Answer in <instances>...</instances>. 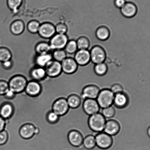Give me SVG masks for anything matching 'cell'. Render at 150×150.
Wrapping results in <instances>:
<instances>
[{"instance_id":"6da1fadb","label":"cell","mask_w":150,"mask_h":150,"mask_svg":"<svg viewBox=\"0 0 150 150\" xmlns=\"http://www.w3.org/2000/svg\"><path fill=\"white\" fill-rule=\"evenodd\" d=\"M1 45L0 44V48ZM15 76L14 70L12 68H4L3 65V62L0 61V81H4L8 83L10 79ZM6 103L11 104L13 107L16 105L17 101L16 98L9 99L4 95H0V108L2 105Z\"/></svg>"},{"instance_id":"7a4b0ae2","label":"cell","mask_w":150,"mask_h":150,"mask_svg":"<svg viewBox=\"0 0 150 150\" xmlns=\"http://www.w3.org/2000/svg\"><path fill=\"white\" fill-rule=\"evenodd\" d=\"M106 122V119L102 114L98 113L90 116L88 124L91 130L98 133L103 131Z\"/></svg>"},{"instance_id":"3957f363","label":"cell","mask_w":150,"mask_h":150,"mask_svg":"<svg viewBox=\"0 0 150 150\" xmlns=\"http://www.w3.org/2000/svg\"><path fill=\"white\" fill-rule=\"evenodd\" d=\"M115 95L110 89H104L100 91L96 100L100 108H104L113 104Z\"/></svg>"},{"instance_id":"277c9868","label":"cell","mask_w":150,"mask_h":150,"mask_svg":"<svg viewBox=\"0 0 150 150\" xmlns=\"http://www.w3.org/2000/svg\"><path fill=\"white\" fill-rule=\"evenodd\" d=\"M27 83L23 76H16L12 78L8 82L9 89L15 93H20L25 90Z\"/></svg>"},{"instance_id":"5b68a950","label":"cell","mask_w":150,"mask_h":150,"mask_svg":"<svg viewBox=\"0 0 150 150\" xmlns=\"http://www.w3.org/2000/svg\"><path fill=\"white\" fill-rule=\"evenodd\" d=\"M69 41L67 35L56 33L51 38L49 44L52 51L64 50Z\"/></svg>"},{"instance_id":"8992f818","label":"cell","mask_w":150,"mask_h":150,"mask_svg":"<svg viewBox=\"0 0 150 150\" xmlns=\"http://www.w3.org/2000/svg\"><path fill=\"white\" fill-rule=\"evenodd\" d=\"M95 136L96 145L100 149H108L112 146V138L104 132L98 133Z\"/></svg>"},{"instance_id":"52a82bcc","label":"cell","mask_w":150,"mask_h":150,"mask_svg":"<svg viewBox=\"0 0 150 150\" xmlns=\"http://www.w3.org/2000/svg\"><path fill=\"white\" fill-rule=\"evenodd\" d=\"M91 60L95 64L103 63L106 58V54L104 48L99 45L93 47L90 51Z\"/></svg>"},{"instance_id":"ba28073f","label":"cell","mask_w":150,"mask_h":150,"mask_svg":"<svg viewBox=\"0 0 150 150\" xmlns=\"http://www.w3.org/2000/svg\"><path fill=\"white\" fill-rule=\"evenodd\" d=\"M47 76L50 77L58 76L62 72L61 63L53 60L44 68Z\"/></svg>"},{"instance_id":"9c48e42d","label":"cell","mask_w":150,"mask_h":150,"mask_svg":"<svg viewBox=\"0 0 150 150\" xmlns=\"http://www.w3.org/2000/svg\"><path fill=\"white\" fill-rule=\"evenodd\" d=\"M82 108L85 114L91 116L98 113L100 108L96 100L86 99L83 101Z\"/></svg>"},{"instance_id":"30bf717a","label":"cell","mask_w":150,"mask_h":150,"mask_svg":"<svg viewBox=\"0 0 150 150\" xmlns=\"http://www.w3.org/2000/svg\"><path fill=\"white\" fill-rule=\"evenodd\" d=\"M69 108L67 100L61 98L54 102L52 106V111L58 116H61L67 114Z\"/></svg>"},{"instance_id":"8fae6325","label":"cell","mask_w":150,"mask_h":150,"mask_svg":"<svg viewBox=\"0 0 150 150\" xmlns=\"http://www.w3.org/2000/svg\"><path fill=\"white\" fill-rule=\"evenodd\" d=\"M38 33L42 38L50 39L56 34L55 26L49 23H45L40 26Z\"/></svg>"},{"instance_id":"7c38bea8","label":"cell","mask_w":150,"mask_h":150,"mask_svg":"<svg viewBox=\"0 0 150 150\" xmlns=\"http://www.w3.org/2000/svg\"><path fill=\"white\" fill-rule=\"evenodd\" d=\"M62 70L67 74H73L76 73L78 67V65L74 58L67 57L61 62Z\"/></svg>"},{"instance_id":"4fadbf2b","label":"cell","mask_w":150,"mask_h":150,"mask_svg":"<svg viewBox=\"0 0 150 150\" xmlns=\"http://www.w3.org/2000/svg\"><path fill=\"white\" fill-rule=\"evenodd\" d=\"M74 59L78 65L85 66L91 61L90 51L88 50H79L75 53Z\"/></svg>"},{"instance_id":"5bb4252c","label":"cell","mask_w":150,"mask_h":150,"mask_svg":"<svg viewBox=\"0 0 150 150\" xmlns=\"http://www.w3.org/2000/svg\"><path fill=\"white\" fill-rule=\"evenodd\" d=\"M100 91L99 88L95 85H88L82 90L81 94L82 98L84 100L96 99Z\"/></svg>"},{"instance_id":"9a60e30c","label":"cell","mask_w":150,"mask_h":150,"mask_svg":"<svg viewBox=\"0 0 150 150\" xmlns=\"http://www.w3.org/2000/svg\"><path fill=\"white\" fill-rule=\"evenodd\" d=\"M83 139V135L77 130H72L68 134L69 142L74 147H79L82 145Z\"/></svg>"},{"instance_id":"2e32d148","label":"cell","mask_w":150,"mask_h":150,"mask_svg":"<svg viewBox=\"0 0 150 150\" xmlns=\"http://www.w3.org/2000/svg\"><path fill=\"white\" fill-rule=\"evenodd\" d=\"M120 129V126L118 122L114 120H110L106 122L104 131V133L112 136L117 135Z\"/></svg>"},{"instance_id":"e0dca14e","label":"cell","mask_w":150,"mask_h":150,"mask_svg":"<svg viewBox=\"0 0 150 150\" xmlns=\"http://www.w3.org/2000/svg\"><path fill=\"white\" fill-rule=\"evenodd\" d=\"M120 11L124 17L129 18L136 15L137 12V8L134 3L128 1L120 9Z\"/></svg>"},{"instance_id":"ac0fdd59","label":"cell","mask_w":150,"mask_h":150,"mask_svg":"<svg viewBox=\"0 0 150 150\" xmlns=\"http://www.w3.org/2000/svg\"><path fill=\"white\" fill-rule=\"evenodd\" d=\"M41 90L40 85L38 82L33 80L28 82L25 91L30 96L35 97L40 93Z\"/></svg>"},{"instance_id":"d6986e66","label":"cell","mask_w":150,"mask_h":150,"mask_svg":"<svg viewBox=\"0 0 150 150\" xmlns=\"http://www.w3.org/2000/svg\"><path fill=\"white\" fill-rule=\"evenodd\" d=\"M128 96L124 92L115 95L113 104L116 107L119 108H123L128 104Z\"/></svg>"},{"instance_id":"ffe728a7","label":"cell","mask_w":150,"mask_h":150,"mask_svg":"<svg viewBox=\"0 0 150 150\" xmlns=\"http://www.w3.org/2000/svg\"><path fill=\"white\" fill-rule=\"evenodd\" d=\"M36 132V128L33 125L27 124L24 125L21 128L20 134L23 139H30L34 136Z\"/></svg>"},{"instance_id":"44dd1931","label":"cell","mask_w":150,"mask_h":150,"mask_svg":"<svg viewBox=\"0 0 150 150\" xmlns=\"http://www.w3.org/2000/svg\"><path fill=\"white\" fill-rule=\"evenodd\" d=\"M53 60L54 59L52 53L38 55L36 57V63L38 67L44 68L50 61Z\"/></svg>"},{"instance_id":"7402d4cb","label":"cell","mask_w":150,"mask_h":150,"mask_svg":"<svg viewBox=\"0 0 150 150\" xmlns=\"http://www.w3.org/2000/svg\"><path fill=\"white\" fill-rule=\"evenodd\" d=\"M30 75L33 80L36 81L42 80L47 75L45 68L39 67L33 69L31 72Z\"/></svg>"},{"instance_id":"603a6c76","label":"cell","mask_w":150,"mask_h":150,"mask_svg":"<svg viewBox=\"0 0 150 150\" xmlns=\"http://www.w3.org/2000/svg\"><path fill=\"white\" fill-rule=\"evenodd\" d=\"M13 111L14 109L11 104H4L0 108V116L4 119L9 118L13 115Z\"/></svg>"},{"instance_id":"cb8c5ba5","label":"cell","mask_w":150,"mask_h":150,"mask_svg":"<svg viewBox=\"0 0 150 150\" xmlns=\"http://www.w3.org/2000/svg\"><path fill=\"white\" fill-rule=\"evenodd\" d=\"M96 35L98 39L101 41H105L109 38L110 32L106 26H101L97 29Z\"/></svg>"},{"instance_id":"d4e9b609","label":"cell","mask_w":150,"mask_h":150,"mask_svg":"<svg viewBox=\"0 0 150 150\" xmlns=\"http://www.w3.org/2000/svg\"><path fill=\"white\" fill-rule=\"evenodd\" d=\"M25 25L23 22L21 20L15 21L11 23L10 30L15 35L21 34L24 31Z\"/></svg>"},{"instance_id":"484cf974","label":"cell","mask_w":150,"mask_h":150,"mask_svg":"<svg viewBox=\"0 0 150 150\" xmlns=\"http://www.w3.org/2000/svg\"><path fill=\"white\" fill-rule=\"evenodd\" d=\"M67 103L70 108L76 109L80 106L81 103L80 97L76 94L70 95L67 99Z\"/></svg>"},{"instance_id":"4316f807","label":"cell","mask_w":150,"mask_h":150,"mask_svg":"<svg viewBox=\"0 0 150 150\" xmlns=\"http://www.w3.org/2000/svg\"><path fill=\"white\" fill-rule=\"evenodd\" d=\"M36 51L38 55L52 53L53 51L49 43L41 42L38 44L36 47Z\"/></svg>"},{"instance_id":"83f0119b","label":"cell","mask_w":150,"mask_h":150,"mask_svg":"<svg viewBox=\"0 0 150 150\" xmlns=\"http://www.w3.org/2000/svg\"><path fill=\"white\" fill-rule=\"evenodd\" d=\"M82 144L86 149L91 150L93 149L96 145L95 136L93 135L86 136L83 139Z\"/></svg>"},{"instance_id":"f1b7e54d","label":"cell","mask_w":150,"mask_h":150,"mask_svg":"<svg viewBox=\"0 0 150 150\" xmlns=\"http://www.w3.org/2000/svg\"><path fill=\"white\" fill-rule=\"evenodd\" d=\"M23 0H7L8 8L15 14L18 12L19 9L23 4Z\"/></svg>"},{"instance_id":"f546056e","label":"cell","mask_w":150,"mask_h":150,"mask_svg":"<svg viewBox=\"0 0 150 150\" xmlns=\"http://www.w3.org/2000/svg\"><path fill=\"white\" fill-rule=\"evenodd\" d=\"M52 55L54 60L61 63L67 57V53L64 50H55L53 51Z\"/></svg>"},{"instance_id":"4dcf8cb0","label":"cell","mask_w":150,"mask_h":150,"mask_svg":"<svg viewBox=\"0 0 150 150\" xmlns=\"http://www.w3.org/2000/svg\"><path fill=\"white\" fill-rule=\"evenodd\" d=\"M77 49L76 41L72 39L69 41L64 50L67 54H73L76 52Z\"/></svg>"},{"instance_id":"1f68e13d","label":"cell","mask_w":150,"mask_h":150,"mask_svg":"<svg viewBox=\"0 0 150 150\" xmlns=\"http://www.w3.org/2000/svg\"><path fill=\"white\" fill-rule=\"evenodd\" d=\"M76 42L78 49L79 50H88L90 45L89 39L85 36L79 38Z\"/></svg>"},{"instance_id":"d6a6232c","label":"cell","mask_w":150,"mask_h":150,"mask_svg":"<svg viewBox=\"0 0 150 150\" xmlns=\"http://www.w3.org/2000/svg\"><path fill=\"white\" fill-rule=\"evenodd\" d=\"M108 67L105 63H102L95 64L94 67V71L97 75L102 76L107 73Z\"/></svg>"},{"instance_id":"836d02e7","label":"cell","mask_w":150,"mask_h":150,"mask_svg":"<svg viewBox=\"0 0 150 150\" xmlns=\"http://www.w3.org/2000/svg\"><path fill=\"white\" fill-rule=\"evenodd\" d=\"M11 58L10 51L5 48H0V61L1 62L10 61Z\"/></svg>"},{"instance_id":"e575fe53","label":"cell","mask_w":150,"mask_h":150,"mask_svg":"<svg viewBox=\"0 0 150 150\" xmlns=\"http://www.w3.org/2000/svg\"><path fill=\"white\" fill-rule=\"evenodd\" d=\"M101 114L106 118H111L114 117L115 114V110L112 106L103 108Z\"/></svg>"},{"instance_id":"d590c367","label":"cell","mask_w":150,"mask_h":150,"mask_svg":"<svg viewBox=\"0 0 150 150\" xmlns=\"http://www.w3.org/2000/svg\"><path fill=\"white\" fill-rule=\"evenodd\" d=\"M40 25L39 22L36 21H32L29 22L27 25L28 30L30 33H38Z\"/></svg>"},{"instance_id":"8d00e7d4","label":"cell","mask_w":150,"mask_h":150,"mask_svg":"<svg viewBox=\"0 0 150 150\" xmlns=\"http://www.w3.org/2000/svg\"><path fill=\"white\" fill-rule=\"evenodd\" d=\"M55 30L56 33L60 34H67L68 31V28L64 23H60L55 26Z\"/></svg>"},{"instance_id":"74e56055","label":"cell","mask_w":150,"mask_h":150,"mask_svg":"<svg viewBox=\"0 0 150 150\" xmlns=\"http://www.w3.org/2000/svg\"><path fill=\"white\" fill-rule=\"evenodd\" d=\"M59 116L53 111L50 112L47 115V119L50 123H55L58 121Z\"/></svg>"},{"instance_id":"f35d334b","label":"cell","mask_w":150,"mask_h":150,"mask_svg":"<svg viewBox=\"0 0 150 150\" xmlns=\"http://www.w3.org/2000/svg\"><path fill=\"white\" fill-rule=\"evenodd\" d=\"M9 89L8 83L4 81H0V95H4Z\"/></svg>"},{"instance_id":"ab89813d","label":"cell","mask_w":150,"mask_h":150,"mask_svg":"<svg viewBox=\"0 0 150 150\" xmlns=\"http://www.w3.org/2000/svg\"><path fill=\"white\" fill-rule=\"evenodd\" d=\"M114 95L123 92V88L121 85L117 83L113 85L110 89Z\"/></svg>"},{"instance_id":"60d3db41","label":"cell","mask_w":150,"mask_h":150,"mask_svg":"<svg viewBox=\"0 0 150 150\" xmlns=\"http://www.w3.org/2000/svg\"><path fill=\"white\" fill-rule=\"evenodd\" d=\"M8 134L5 130L0 132V145L4 144L8 139Z\"/></svg>"},{"instance_id":"b9f144b4","label":"cell","mask_w":150,"mask_h":150,"mask_svg":"<svg viewBox=\"0 0 150 150\" xmlns=\"http://www.w3.org/2000/svg\"><path fill=\"white\" fill-rule=\"evenodd\" d=\"M114 4L117 8L121 9L126 2V0H114Z\"/></svg>"},{"instance_id":"7bdbcfd3","label":"cell","mask_w":150,"mask_h":150,"mask_svg":"<svg viewBox=\"0 0 150 150\" xmlns=\"http://www.w3.org/2000/svg\"><path fill=\"white\" fill-rule=\"evenodd\" d=\"M16 93L12 91L9 89L7 92H6L5 95V96L6 97L9 98V99H12L14 98L15 96Z\"/></svg>"},{"instance_id":"ee69618b","label":"cell","mask_w":150,"mask_h":150,"mask_svg":"<svg viewBox=\"0 0 150 150\" xmlns=\"http://www.w3.org/2000/svg\"><path fill=\"white\" fill-rule=\"evenodd\" d=\"M3 65L4 68L9 69L13 65V62L11 60L10 61L3 62Z\"/></svg>"},{"instance_id":"f6af8a7d","label":"cell","mask_w":150,"mask_h":150,"mask_svg":"<svg viewBox=\"0 0 150 150\" xmlns=\"http://www.w3.org/2000/svg\"><path fill=\"white\" fill-rule=\"evenodd\" d=\"M5 126V120L0 116V132L4 130Z\"/></svg>"},{"instance_id":"bcb514c9","label":"cell","mask_w":150,"mask_h":150,"mask_svg":"<svg viewBox=\"0 0 150 150\" xmlns=\"http://www.w3.org/2000/svg\"><path fill=\"white\" fill-rule=\"evenodd\" d=\"M147 134H148V136H150V128L149 127H148V128L147 130Z\"/></svg>"},{"instance_id":"7dc6e473","label":"cell","mask_w":150,"mask_h":150,"mask_svg":"<svg viewBox=\"0 0 150 150\" xmlns=\"http://www.w3.org/2000/svg\"><path fill=\"white\" fill-rule=\"evenodd\" d=\"M3 11H4V10H3ZM18 12H19V11H18ZM20 12H21V11H20ZM23 14H24L25 15V14H24V13H23Z\"/></svg>"}]
</instances>
